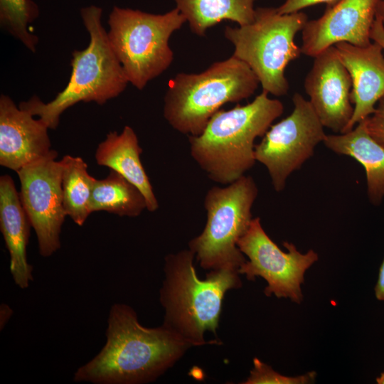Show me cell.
Masks as SVG:
<instances>
[{
    "label": "cell",
    "mask_w": 384,
    "mask_h": 384,
    "mask_svg": "<svg viewBox=\"0 0 384 384\" xmlns=\"http://www.w3.org/2000/svg\"><path fill=\"white\" fill-rule=\"evenodd\" d=\"M106 342L75 372L76 383L143 384L155 381L191 346L169 329L142 326L134 309L115 303L110 309Z\"/></svg>",
    "instance_id": "1"
},
{
    "label": "cell",
    "mask_w": 384,
    "mask_h": 384,
    "mask_svg": "<svg viewBox=\"0 0 384 384\" xmlns=\"http://www.w3.org/2000/svg\"><path fill=\"white\" fill-rule=\"evenodd\" d=\"M195 253L190 250L169 254L164 259V279L159 301L165 315L162 325L191 347L220 344L208 342L205 333L216 336L225 293L242 286L238 270L223 268L209 270L198 278L193 265Z\"/></svg>",
    "instance_id": "2"
},
{
    "label": "cell",
    "mask_w": 384,
    "mask_h": 384,
    "mask_svg": "<svg viewBox=\"0 0 384 384\" xmlns=\"http://www.w3.org/2000/svg\"><path fill=\"white\" fill-rule=\"evenodd\" d=\"M283 112L282 102L265 91L245 105L219 110L201 134L188 136L190 154L210 180L230 184L255 165V139L263 137Z\"/></svg>",
    "instance_id": "3"
},
{
    "label": "cell",
    "mask_w": 384,
    "mask_h": 384,
    "mask_svg": "<svg viewBox=\"0 0 384 384\" xmlns=\"http://www.w3.org/2000/svg\"><path fill=\"white\" fill-rule=\"evenodd\" d=\"M102 9L91 5L80 9V16L90 36V43L82 50H74L72 71L65 88L48 103L37 96L19 104L33 116H38L50 129H55L60 117L75 104L95 102L103 105L117 97L129 81L102 24Z\"/></svg>",
    "instance_id": "4"
},
{
    "label": "cell",
    "mask_w": 384,
    "mask_h": 384,
    "mask_svg": "<svg viewBox=\"0 0 384 384\" xmlns=\"http://www.w3.org/2000/svg\"><path fill=\"white\" fill-rule=\"evenodd\" d=\"M259 84L250 67L232 55L201 73H178L169 81L163 114L175 130L198 136L224 104L249 98Z\"/></svg>",
    "instance_id": "5"
},
{
    "label": "cell",
    "mask_w": 384,
    "mask_h": 384,
    "mask_svg": "<svg viewBox=\"0 0 384 384\" xmlns=\"http://www.w3.org/2000/svg\"><path fill=\"white\" fill-rule=\"evenodd\" d=\"M307 21L302 11L281 14L275 7H257L252 23L227 26L224 36L234 46L233 55L250 67L262 91L280 97L289 89L286 67L302 53L295 36Z\"/></svg>",
    "instance_id": "6"
},
{
    "label": "cell",
    "mask_w": 384,
    "mask_h": 384,
    "mask_svg": "<svg viewBox=\"0 0 384 384\" xmlns=\"http://www.w3.org/2000/svg\"><path fill=\"white\" fill-rule=\"evenodd\" d=\"M185 22L176 7L164 14L113 7L107 35L129 82L143 90L170 66L174 53L169 38Z\"/></svg>",
    "instance_id": "7"
},
{
    "label": "cell",
    "mask_w": 384,
    "mask_h": 384,
    "mask_svg": "<svg viewBox=\"0 0 384 384\" xmlns=\"http://www.w3.org/2000/svg\"><path fill=\"white\" fill-rule=\"evenodd\" d=\"M257 194L255 180L245 175L225 186H214L207 191L205 228L188 242L201 267L238 270L245 262L237 243L250 227L251 210Z\"/></svg>",
    "instance_id": "8"
},
{
    "label": "cell",
    "mask_w": 384,
    "mask_h": 384,
    "mask_svg": "<svg viewBox=\"0 0 384 384\" xmlns=\"http://www.w3.org/2000/svg\"><path fill=\"white\" fill-rule=\"evenodd\" d=\"M292 102V113L272 124L255 146V160L267 168L277 192L284 188L287 178L313 156L326 135L309 100L295 92Z\"/></svg>",
    "instance_id": "9"
},
{
    "label": "cell",
    "mask_w": 384,
    "mask_h": 384,
    "mask_svg": "<svg viewBox=\"0 0 384 384\" xmlns=\"http://www.w3.org/2000/svg\"><path fill=\"white\" fill-rule=\"evenodd\" d=\"M237 245L248 258L239 268L240 274H245L248 280L263 278L267 283L264 290L267 297L274 294L297 304L302 302L304 273L319 260L315 251L301 253L288 242L283 243L287 252L282 251L264 230L258 217L252 218Z\"/></svg>",
    "instance_id": "10"
},
{
    "label": "cell",
    "mask_w": 384,
    "mask_h": 384,
    "mask_svg": "<svg viewBox=\"0 0 384 384\" xmlns=\"http://www.w3.org/2000/svg\"><path fill=\"white\" fill-rule=\"evenodd\" d=\"M56 151L18 170L22 206L33 228L39 254L48 257L61 247L60 233L67 216L63 204L62 164Z\"/></svg>",
    "instance_id": "11"
},
{
    "label": "cell",
    "mask_w": 384,
    "mask_h": 384,
    "mask_svg": "<svg viewBox=\"0 0 384 384\" xmlns=\"http://www.w3.org/2000/svg\"><path fill=\"white\" fill-rule=\"evenodd\" d=\"M314 58L304 84L309 101L324 127L343 133L353 113L350 74L334 46Z\"/></svg>",
    "instance_id": "12"
},
{
    "label": "cell",
    "mask_w": 384,
    "mask_h": 384,
    "mask_svg": "<svg viewBox=\"0 0 384 384\" xmlns=\"http://www.w3.org/2000/svg\"><path fill=\"white\" fill-rule=\"evenodd\" d=\"M383 0H341L318 18L308 20L302 31V54L314 58L339 42L366 46L378 6Z\"/></svg>",
    "instance_id": "13"
},
{
    "label": "cell",
    "mask_w": 384,
    "mask_h": 384,
    "mask_svg": "<svg viewBox=\"0 0 384 384\" xmlns=\"http://www.w3.org/2000/svg\"><path fill=\"white\" fill-rule=\"evenodd\" d=\"M33 117L17 107L10 97L1 95V166L17 172L52 152L49 128L41 119Z\"/></svg>",
    "instance_id": "14"
},
{
    "label": "cell",
    "mask_w": 384,
    "mask_h": 384,
    "mask_svg": "<svg viewBox=\"0 0 384 384\" xmlns=\"http://www.w3.org/2000/svg\"><path fill=\"white\" fill-rule=\"evenodd\" d=\"M334 46L352 81L353 113L345 133L371 115L384 97V51L374 41L366 46L346 42L337 43Z\"/></svg>",
    "instance_id": "15"
},
{
    "label": "cell",
    "mask_w": 384,
    "mask_h": 384,
    "mask_svg": "<svg viewBox=\"0 0 384 384\" xmlns=\"http://www.w3.org/2000/svg\"><path fill=\"white\" fill-rule=\"evenodd\" d=\"M31 227L12 178L0 177V228L9 254V270L16 285L24 289L33 280L27 259Z\"/></svg>",
    "instance_id": "16"
},
{
    "label": "cell",
    "mask_w": 384,
    "mask_h": 384,
    "mask_svg": "<svg viewBox=\"0 0 384 384\" xmlns=\"http://www.w3.org/2000/svg\"><path fill=\"white\" fill-rule=\"evenodd\" d=\"M142 152L135 132L125 126L121 133L114 131L107 134L99 144L95 157L98 165L117 171L134 184L145 197L146 210L154 212L159 208V203L142 166Z\"/></svg>",
    "instance_id": "17"
},
{
    "label": "cell",
    "mask_w": 384,
    "mask_h": 384,
    "mask_svg": "<svg viewBox=\"0 0 384 384\" xmlns=\"http://www.w3.org/2000/svg\"><path fill=\"white\" fill-rule=\"evenodd\" d=\"M324 145L338 154L351 156L366 171L367 193L374 206L384 198V146L368 132L365 119L351 130L338 134H326Z\"/></svg>",
    "instance_id": "18"
},
{
    "label": "cell",
    "mask_w": 384,
    "mask_h": 384,
    "mask_svg": "<svg viewBox=\"0 0 384 384\" xmlns=\"http://www.w3.org/2000/svg\"><path fill=\"white\" fill-rule=\"evenodd\" d=\"M191 31L204 36L206 31L223 21L245 26L254 20L255 0H174Z\"/></svg>",
    "instance_id": "19"
},
{
    "label": "cell",
    "mask_w": 384,
    "mask_h": 384,
    "mask_svg": "<svg viewBox=\"0 0 384 384\" xmlns=\"http://www.w3.org/2000/svg\"><path fill=\"white\" fill-rule=\"evenodd\" d=\"M146 209L142 192L117 171L110 169L103 179H95L90 210L106 211L119 216L137 217Z\"/></svg>",
    "instance_id": "20"
},
{
    "label": "cell",
    "mask_w": 384,
    "mask_h": 384,
    "mask_svg": "<svg viewBox=\"0 0 384 384\" xmlns=\"http://www.w3.org/2000/svg\"><path fill=\"white\" fill-rule=\"evenodd\" d=\"M60 161L63 208L66 215L82 226L91 214L90 203L96 178L90 175L87 164L79 156L65 155Z\"/></svg>",
    "instance_id": "21"
},
{
    "label": "cell",
    "mask_w": 384,
    "mask_h": 384,
    "mask_svg": "<svg viewBox=\"0 0 384 384\" xmlns=\"http://www.w3.org/2000/svg\"><path fill=\"white\" fill-rule=\"evenodd\" d=\"M38 5L32 0H0L1 26L32 52L38 36L31 33L28 24L38 16Z\"/></svg>",
    "instance_id": "22"
},
{
    "label": "cell",
    "mask_w": 384,
    "mask_h": 384,
    "mask_svg": "<svg viewBox=\"0 0 384 384\" xmlns=\"http://www.w3.org/2000/svg\"><path fill=\"white\" fill-rule=\"evenodd\" d=\"M315 371L302 375L287 376L282 375L257 358L253 359V368L244 384H306L314 383Z\"/></svg>",
    "instance_id": "23"
},
{
    "label": "cell",
    "mask_w": 384,
    "mask_h": 384,
    "mask_svg": "<svg viewBox=\"0 0 384 384\" xmlns=\"http://www.w3.org/2000/svg\"><path fill=\"white\" fill-rule=\"evenodd\" d=\"M369 134L384 146V97L378 102L374 112L365 119Z\"/></svg>",
    "instance_id": "24"
},
{
    "label": "cell",
    "mask_w": 384,
    "mask_h": 384,
    "mask_svg": "<svg viewBox=\"0 0 384 384\" xmlns=\"http://www.w3.org/2000/svg\"><path fill=\"white\" fill-rule=\"evenodd\" d=\"M341 0H285L279 6L277 7L278 13L281 14H293L311 6L326 4V9L335 6Z\"/></svg>",
    "instance_id": "25"
},
{
    "label": "cell",
    "mask_w": 384,
    "mask_h": 384,
    "mask_svg": "<svg viewBox=\"0 0 384 384\" xmlns=\"http://www.w3.org/2000/svg\"><path fill=\"white\" fill-rule=\"evenodd\" d=\"M370 38L372 41L378 43L384 51V25L378 16H375V19L373 23L370 33Z\"/></svg>",
    "instance_id": "26"
},
{
    "label": "cell",
    "mask_w": 384,
    "mask_h": 384,
    "mask_svg": "<svg viewBox=\"0 0 384 384\" xmlns=\"http://www.w3.org/2000/svg\"><path fill=\"white\" fill-rule=\"evenodd\" d=\"M374 289L376 299L384 302V257L379 269L378 281Z\"/></svg>",
    "instance_id": "27"
},
{
    "label": "cell",
    "mask_w": 384,
    "mask_h": 384,
    "mask_svg": "<svg viewBox=\"0 0 384 384\" xmlns=\"http://www.w3.org/2000/svg\"><path fill=\"white\" fill-rule=\"evenodd\" d=\"M13 314L12 309L6 304H1L0 306V329L2 330L11 315Z\"/></svg>",
    "instance_id": "28"
},
{
    "label": "cell",
    "mask_w": 384,
    "mask_h": 384,
    "mask_svg": "<svg viewBox=\"0 0 384 384\" xmlns=\"http://www.w3.org/2000/svg\"><path fill=\"white\" fill-rule=\"evenodd\" d=\"M375 16L379 17L384 25V0L379 4Z\"/></svg>",
    "instance_id": "29"
},
{
    "label": "cell",
    "mask_w": 384,
    "mask_h": 384,
    "mask_svg": "<svg viewBox=\"0 0 384 384\" xmlns=\"http://www.w3.org/2000/svg\"><path fill=\"white\" fill-rule=\"evenodd\" d=\"M376 382L378 384H384V372H383L380 375L376 378Z\"/></svg>",
    "instance_id": "30"
}]
</instances>
